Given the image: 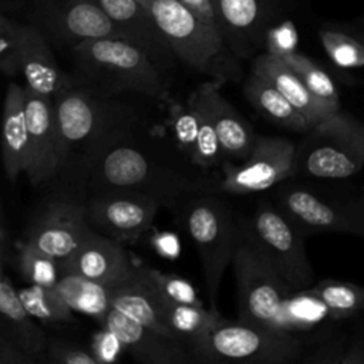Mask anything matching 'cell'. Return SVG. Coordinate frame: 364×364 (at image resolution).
<instances>
[{"label":"cell","instance_id":"cell-1","mask_svg":"<svg viewBox=\"0 0 364 364\" xmlns=\"http://www.w3.org/2000/svg\"><path fill=\"white\" fill-rule=\"evenodd\" d=\"M55 181L61 182L58 191L77 199L127 189L145 193L175 213L196 196L222 192L220 172L198 166L172 138L155 134L148 122L70 162Z\"/></svg>","mask_w":364,"mask_h":364},{"label":"cell","instance_id":"cell-2","mask_svg":"<svg viewBox=\"0 0 364 364\" xmlns=\"http://www.w3.org/2000/svg\"><path fill=\"white\" fill-rule=\"evenodd\" d=\"M75 85L102 97L136 94L166 101L169 78L138 47L124 38H94L71 47Z\"/></svg>","mask_w":364,"mask_h":364},{"label":"cell","instance_id":"cell-3","mask_svg":"<svg viewBox=\"0 0 364 364\" xmlns=\"http://www.w3.org/2000/svg\"><path fill=\"white\" fill-rule=\"evenodd\" d=\"M53 104L60 171L118 134L148 122V117L136 105L119 97L85 91L73 80L54 95Z\"/></svg>","mask_w":364,"mask_h":364},{"label":"cell","instance_id":"cell-4","mask_svg":"<svg viewBox=\"0 0 364 364\" xmlns=\"http://www.w3.org/2000/svg\"><path fill=\"white\" fill-rule=\"evenodd\" d=\"M139 1L151 13L181 63L223 84L240 80L239 58L218 30L202 23L178 0Z\"/></svg>","mask_w":364,"mask_h":364},{"label":"cell","instance_id":"cell-5","mask_svg":"<svg viewBox=\"0 0 364 364\" xmlns=\"http://www.w3.org/2000/svg\"><path fill=\"white\" fill-rule=\"evenodd\" d=\"M189 347L193 363L289 364L300 361L304 353L294 333L239 318L235 323L223 318Z\"/></svg>","mask_w":364,"mask_h":364},{"label":"cell","instance_id":"cell-6","mask_svg":"<svg viewBox=\"0 0 364 364\" xmlns=\"http://www.w3.org/2000/svg\"><path fill=\"white\" fill-rule=\"evenodd\" d=\"M232 266L237 287L239 320L280 328L282 306L293 293L262 247L249 218L237 216Z\"/></svg>","mask_w":364,"mask_h":364},{"label":"cell","instance_id":"cell-7","mask_svg":"<svg viewBox=\"0 0 364 364\" xmlns=\"http://www.w3.org/2000/svg\"><path fill=\"white\" fill-rule=\"evenodd\" d=\"M364 166V122L338 109L310 131L296 148L294 175L341 181Z\"/></svg>","mask_w":364,"mask_h":364},{"label":"cell","instance_id":"cell-8","mask_svg":"<svg viewBox=\"0 0 364 364\" xmlns=\"http://www.w3.org/2000/svg\"><path fill=\"white\" fill-rule=\"evenodd\" d=\"M274 205L301 230L348 233L364 237V199L306 182L283 181L274 188Z\"/></svg>","mask_w":364,"mask_h":364},{"label":"cell","instance_id":"cell-9","mask_svg":"<svg viewBox=\"0 0 364 364\" xmlns=\"http://www.w3.org/2000/svg\"><path fill=\"white\" fill-rule=\"evenodd\" d=\"M176 215L196 246L209 307L218 310L220 282L233 257L237 216L218 193L191 199Z\"/></svg>","mask_w":364,"mask_h":364},{"label":"cell","instance_id":"cell-10","mask_svg":"<svg viewBox=\"0 0 364 364\" xmlns=\"http://www.w3.org/2000/svg\"><path fill=\"white\" fill-rule=\"evenodd\" d=\"M252 228L290 293L304 291L314 286V272L304 247L301 230L267 199L259 200Z\"/></svg>","mask_w":364,"mask_h":364},{"label":"cell","instance_id":"cell-11","mask_svg":"<svg viewBox=\"0 0 364 364\" xmlns=\"http://www.w3.org/2000/svg\"><path fill=\"white\" fill-rule=\"evenodd\" d=\"M90 228L124 245L136 243L152 226L162 208L154 198L127 189H109L78 199Z\"/></svg>","mask_w":364,"mask_h":364},{"label":"cell","instance_id":"cell-12","mask_svg":"<svg viewBox=\"0 0 364 364\" xmlns=\"http://www.w3.org/2000/svg\"><path fill=\"white\" fill-rule=\"evenodd\" d=\"M92 232L85 220L81 200L57 189L50 199L37 206L21 240L60 263L70 257Z\"/></svg>","mask_w":364,"mask_h":364},{"label":"cell","instance_id":"cell-13","mask_svg":"<svg viewBox=\"0 0 364 364\" xmlns=\"http://www.w3.org/2000/svg\"><path fill=\"white\" fill-rule=\"evenodd\" d=\"M296 148L282 136L257 135L255 148L243 162L226 159L220 166V189L232 195H250L274 188L293 178Z\"/></svg>","mask_w":364,"mask_h":364},{"label":"cell","instance_id":"cell-14","mask_svg":"<svg viewBox=\"0 0 364 364\" xmlns=\"http://www.w3.org/2000/svg\"><path fill=\"white\" fill-rule=\"evenodd\" d=\"M33 26L48 40L74 47L94 38H124L97 0H34Z\"/></svg>","mask_w":364,"mask_h":364},{"label":"cell","instance_id":"cell-15","mask_svg":"<svg viewBox=\"0 0 364 364\" xmlns=\"http://www.w3.org/2000/svg\"><path fill=\"white\" fill-rule=\"evenodd\" d=\"M24 111L28 136L27 179L33 186L54 182L60 172V155L53 98L24 85Z\"/></svg>","mask_w":364,"mask_h":364},{"label":"cell","instance_id":"cell-16","mask_svg":"<svg viewBox=\"0 0 364 364\" xmlns=\"http://www.w3.org/2000/svg\"><path fill=\"white\" fill-rule=\"evenodd\" d=\"M102 323L136 361L145 364H186L193 361L191 347L185 340L141 324L112 307Z\"/></svg>","mask_w":364,"mask_h":364},{"label":"cell","instance_id":"cell-17","mask_svg":"<svg viewBox=\"0 0 364 364\" xmlns=\"http://www.w3.org/2000/svg\"><path fill=\"white\" fill-rule=\"evenodd\" d=\"M124 40L144 51L168 77L178 60L159 26L139 0H97ZM169 78V77H168Z\"/></svg>","mask_w":364,"mask_h":364},{"label":"cell","instance_id":"cell-18","mask_svg":"<svg viewBox=\"0 0 364 364\" xmlns=\"http://www.w3.org/2000/svg\"><path fill=\"white\" fill-rule=\"evenodd\" d=\"M60 270L112 289L128 280L136 264L131 262L124 243L92 232L70 257L60 262Z\"/></svg>","mask_w":364,"mask_h":364},{"label":"cell","instance_id":"cell-19","mask_svg":"<svg viewBox=\"0 0 364 364\" xmlns=\"http://www.w3.org/2000/svg\"><path fill=\"white\" fill-rule=\"evenodd\" d=\"M219 31L237 58H247L266 38L264 0H212Z\"/></svg>","mask_w":364,"mask_h":364},{"label":"cell","instance_id":"cell-20","mask_svg":"<svg viewBox=\"0 0 364 364\" xmlns=\"http://www.w3.org/2000/svg\"><path fill=\"white\" fill-rule=\"evenodd\" d=\"M20 73L26 87L34 92L54 98L64 88L71 75L64 73L50 47L48 38L36 27L20 24Z\"/></svg>","mask_w":364,"mask_h":364},{"label":"cell","instance_id":"cell-21","mask_svg":"<svg viewBox=\"0 0 364 364\" xmlns=\"http://www.w3.org/2000/svg\"><path fill=\"white\" fill-rule=\"evenodd\" d=\"M223 82L209 78L199 84L206 105L212 115L218 138L226 158L232 162H243L255 148L257 134L252 125L235 109V107L222 95Z\"/></svg>","mask_w":364,"mask_h":364},{"label":"cell","instance_id":"cell-22","mask_svg":"<svg viewBox=\"0 0 364 364\" xmlns=\"http://www.w3.org/2000/svg\"><path fill=\"white\" fill-rule=\"evenodd\" d=\"M252 73L276 87L303 114L310 128L334 114V111L310 92L303 80L280 57L267 51L257 55L253 61Z\"/></svg>","mask_w":364,"mask_h":364},{"label":"cell","instance_id":"cell-23","mask_svg":"<svg viewBox=\"0 0 364 364\" xmlns=\"http://www.w3.org/2000/svg\"><path fill=\"white\" fill-rule=\"evenodd\" d=\"M1 156L6 176L14 182L26 173L28 162V136L24 111V85L9 82L3 107Z\"/></svg>","mask_w":364,"mask_h":364},{"label":"cell","instance_id":"cell-24","mask_svg":"<svg viewBox=\"0 0 364 364\" xmlns=\"http://www.w3.org/2000/svg\"><path fill=\"white\" fill-rule=\"evenodd\" d=\"M109 297L112 309L141 324L173 336L165 323L162 297L146 279L141 264L136 266L135 273L128 280L109 289Z\"/></svg>","mask_w":364,"mask_h":364},{"label":"cell","instance_id":"cell-25","mask_svg":"<svg viewBox=\"0 0 364 364\" xmlns=\"http://www.w3.org/2000/svg\"><path fill=\"white\" fill-rule=\"evenodd\" d=\"M0 334L11 338L28 353L46 361L48 338L44 330L34 321V317L24 307L18 290L1 270L0 280Z\"/></svg>","mask_w":364,"mask_h":364},{"label":"cell","instance_id":"cell-26","mask_svg":"<svg viewBox=\"0 0 364 364\" xmlns=\"http://www.w3.org/2000/svg\"><path fill=\"white\" fill-rule=\"evenodd\" d=\"M243 92L253 108L270 122L293 132H307L311 129L303 114L260 75L250 71Z\"/></svg>","mask_w":364,"mask_h":364},{"label":"cell","instance_id":"cell-27","mask_svg":"<svg viewBox=\"0 0 364 364\" xmlns=\"http://www.w3.org/2000/svg\"><path fill=\"white\" fill-rule=\"evenodd\" d=\"M54 287L75 311L104 320L111 309L109 289L82 276L61 273Z\"/></svg>","mask_w":364,"mask_h":364},{"label":"cell","instance_id":"cell-28","mask_svg":"<svg viewBox=\"0 0 364 364\" xmlns=\"http://www.w3.org/2000/svg\"><path fill=\"white\" fill-rule=\"evenodd\" d=\"M162 309L169 330L188 344L208 334L223 320L219 310L205 309L203 304L176 303L162 297Z\"/></svg>","mask_w":364,"mask_h":364},{"label":"cell","instance_id":"cell-29","mask_svg":"<svg viewBox=\"0 0 364 364\" xmlns=\"http://www.w3.org/2000/svg\"><path fill=\"white\" fill-rule=\"evenodd\" d=\"M320 43L331 63L343 70L364 67V30L351 24H326Z\"/></svg>","mask_w":364,"mask_h":364},{"label":"cell","instance_id":"cell-30","mask_svg":"<svg viewBox=\"0 0 364 364\" xmlns=\"http://www.w3.org/2000/svg\"><path fill=\"white\" fill-rule=\"evenodd\" d=\"M309 290L323 301L331 321L353 320L364 310V286L326 279Z\"/></svg>","mask_w":364,"mask_h":364},{"label":"cell","instance_id":"cell-31","mask_svg":"<svg viewBox=\"0 0 364 364\" xmlns=\"http://www.w3.org/2000/svg\"><path fill=\"white\" fill-rule=\"evenodd\" d=\"M191 94L195 98L198 111H199V131H198L196 148L193 154V162L202 169L209 172H216V169L220 171L222 164L228 158L218 138L216 128H215L212 115L209 112V108L206 105L205 97L199 85L193 91H191Z\"/></svg>","mask_w":364,"mask_h":364},{"label":"cell","instance_id":"cell-32","mask_svg":"<svg viewBox=\"0 0 364 364\" xmlns=\"http://www.w3.org/2000/svg\"><path fill=\"white\" fill-rule=\"evenodd\" d=\"M280 58L294 70V73L303 80L306 87L317 100H320L334 112L340 109L338 90L326 70H323L307 55L297 51Z\"/></svg>","mask_w":364,"mask_h":364},{"label":"cell","instance_id":"cell-33","mask_svg":"<svg viewBox=\"0 0 364 364\" xmlns=\"http://www.w3.org/2000/svg\"><path fill=\"white\" fill-rule=\"evenodd\" d=\"M27 311L41 321L65 323L73 320V309L58 294L55 287L28 284L18 290Z\"/></svg>","mask_w":364,"mask_h":364},{"label":"cell","instance_id":"cell-34","mask_svg":"<svg viewBox=\"0 0 364 364\" xmlns=\"http://www.w3.org/2000/svg\"><path fill=\"white\" fill-rule=\"evenodd\" d=\"M353 330L341 341L328 343L306 361L364 364V310L353 318Z\"/></svg>","mask_w":364,"mask_h":364},{"label":"cell","instance_id":"cell-35","mask_svg":"<svg viewBox=\"0 0 364 364\" xmlns=\"http://www.w3.org/2000/svg\"><path fill=\"white\" fill-rule=\"evenodd\" d=\"M16 266L28 284L54 287L61 276L60 263L55 259L40 253L23 240L17 245Z\"/></svg>","mask_w":364,"mask_h":364},{"label":"cell","instance_id":"cell-36","mask_svg":"<svg viewBox=\"0 0 364 364\" xmlns=\"http://www.w3.org/2000/svg\"><path fill=\"white\" fill-rule=\"evenodd\" d=\"M168 125L173 142L193 161L199 131V111L192 94L188 95L185 102L171 108Z\"/></svg>","mask_w":364,"mask_h":364},{"label":"cell","instance_id":"cell-37","mask_svg":"<svg viewBox=\"0 0 364 364\" xmlns=\"http://www.w3.org/2000/svg\"><path fill=\"white\" fill-rule=\"evenodd\" d=\"M142 272L145 273L149 283L155 287V290L165 299L176 303H189V304H202L196 290L193 286L175 274L162 273L154 267L141 264Z\"/></svg>","mask_w":364,"mask_h":364},{"label":"cell","instance_id":"cell-38","mask_svg":"<svg viewBox=\"0 0 364 364\" xmlns=\"http://www.w3.org/2000/svg\"><path fill=\"white\" fill-rule=\"evenodd\" d=\"M18 23L6 16L0 17V70L7 78L20 73Z\"/></svg>","mask_w":364,"mask_h":364},{"label":"cell","instance_id":"cell-39","mask_svg":"<svg viewBox=\"0 0 364 364\" xmlns=\"http://www.w3.org/2000/svg\"><path fill=\"white\" fill-rule=\"evenodd\" d=\"M46 361L53 364H98L97 355L82 347L58 338H48Z\"/></svg>","mask_w":364,"mask_h":364},{"label":"cell","instance_id":"cell-40","mask_svg":"<svg viewBox=\"0 0 364 364\" xmlns=\"http://www.w3.org/2000/svg\"><path fill=\"white\" fill-rule=\"evenodd\" d=\"M297 43L299 34L291 20H284L279 24L270 26L266 31V51L277 57H284L287 54L297 51Z\"/></svg>","mask_w":364,"mask_h":364},{"label":"cell","instance_id":"cell-41","mask_svg":"<svg viewBox=\"0 0 364 364\" xmlns=\"http://www.w3.org/2000/svg\"><path fill=\"white\" fill-rule=\"evenodd\" d=\"M43 358L28 353L11 338L0 334V364H37Z\"/></svg>","mask_w":364,"mask_h":364},{"label":"cell","instance_id":"cell-42","mask_svg":"<svg viewBox=\"0 0 364 364\" xmlns=\"http://www.w3.org/2000/svg\"><path fill=\"white\" fill-rule=\"evenodd\" d=\"M178 1H181L202 23H205L206 26L219 31L218 14H216L212 0H178Z\"/></svg>","mask_w":364,"mask_h":364},{"label":"cell","instance_id":"cell-43","mask_svg":"<svg viewBox=\"0 0 364 364\" xmlns=\"http://www.w3.org/2000/svg\"><path fill=\"white\" fill-rule=\"evenodd\" d=\"M10 239H9V230L6 223V215L1 209V222H0V262H1V270H4V266L9 263L11 253H10Z\"/></svg>","mask_w":364,"mask_h":364},{"label":"cell","instance_id":"cell-44","mask_svg":"<svg viewBox=\"0 0 364 364\" xmlns=\"http://www.w3.org/2000/svg\"><path fill=\"white\" fill-rule=\"evenodd\" d=\"M361 195H363V199H364V188H363V191H361Z\"/></svg>","mask_w":364,"mask_h":364}]
</instances>
